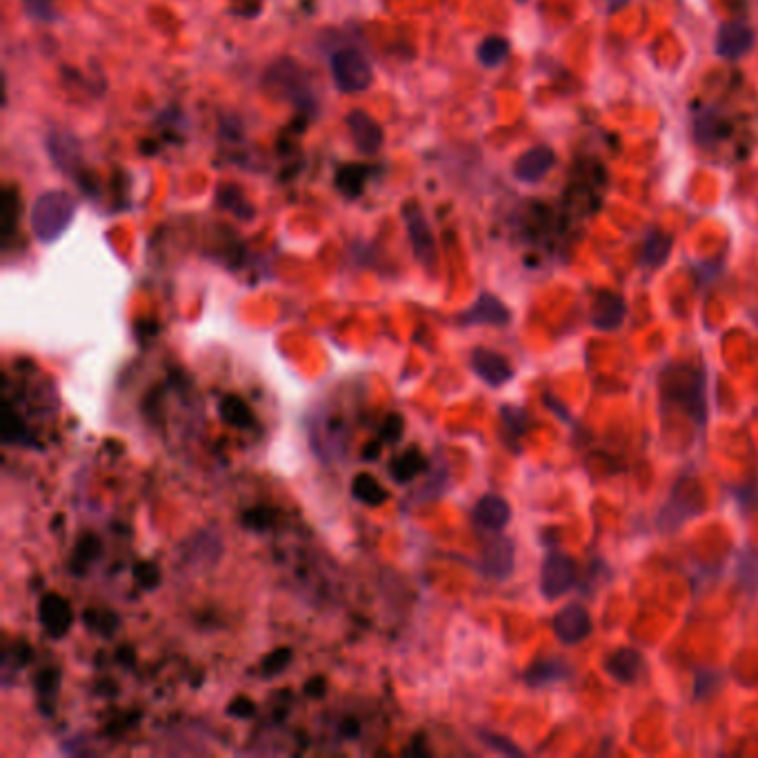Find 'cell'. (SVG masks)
I'll list each match as a JSON object with an SVG mask.
<instances>
[{
    "instance_id": "1",
    "label": "cell",
    "mask_w": 758,
    "mask_h": 758,
    "mask_svg": "<svg viewBox=\"0 0 758 758\" xmlns=\"http://www.w3.org/2000/svg\"><path fill=\"white\" fill-rule=\"evenodd\" d=\"M74 214H76V198L69 192L54 189V192L41 194L32 207L34 236L43 245L58 241V238L67 232V227L72 225Z\"/></svg>"
},
{
    "instance_id": "2",
    "label": "cell",
    "mask_w": 758,
    "mask_h": 758,
    "mask_svg": "<svg viewBox=\"0 0 758 758\" xmlns=\"http://www.w3.org/2000/svg\"><path fill=\"white\" fill-rule=\"evenodd\" d=\"M663 394L670 401L685 405L698 425L705 423V374L701 369L678 367L665 372Z\"/></svg>"
},
{
    "instance_id": "3",
    "label": "cell",
    "mask_w": 758,
    "mask_h": 758,
    "mask_svg": "<svg viewBox=\"0 0 758 758\" xmlns=\"http://www.w3.org/2000/svg\"><path fill=\"white\" fill-rule=\"evenodd\" d=\"M265 85L272 92H283V98L292 101L301 112H314L316 109V98L307 83V76L292 58H283V61L272 65L265 76Z\"/></svg>"
},
{
    "instance_id": "4",
    "label": "cell",
    "mask_w": 758,
    "mask_h": 758,
    "mask_svg": "<svg viewBox=\"0 0 758 758\" xmlns=\"http://www.w3.org/2000/svg\"><path fill=\"white\" fill-rule=\"evenodd\" d=\"M703 507L705 496L701 485H698L696 478L685 476L674 485L670 501L665 503L661 516H658V525H661L663 530H676L681 523L701 514Z\"/></svg>"
},
{
    "instance_id": "5",
    "label": "cell",
    "mask_w": 758,
    "mask_h": 758,
    "mask_svg": "<svg viewBox=\"0 0 758 758\" xmlns=\"http://www.w3.org/2000/svg\"><path fill=\"white\" fill-rule=\"evenodd\" d=\"M329 67H332L334 85L341 89L343 94L365 92L374 81L372 65H369L367 58L361 52H356V49H341V52H336L332 61H329Z\"/></svg>"
},
{
    "instance_id": "6",
    "label": "cell",
    "mask_w": 758,
    "mask_h": 758,
    "mask_svg": "<svg viewBox=\"0 0 758 758\" xmlns=\"http://www.w3.org/2000/svg\"><path fill=\"white\" fill-rule=\"evenodd\" d=\"M47 152L52 163L61 169L63 174L74 176L76 183L83 187V192L89 194V185H87V176L89 172L83 169V149L78 138L74 134L65 132V129L54 127L52 132L47 134Z\"/></svg>"
},
{
    "instance_id": "7",
    "label": "cell",
    "mask_w": 758,
    "mask_h": 758,
    "mask_svg": "<svg viewBox=\"0 0 758 758\" xmlns=\"http://www.w3.org/2000/svg\"><path fill=\"white\" fill-rule=\"evenodd\" d=\"M403 223L407 227V236H410L412 252L416 256V261L421 263L425 269H434L438 263L436 241H434L432 227H430V223H427L423 209L416 201H410V203L403 205Z\"/></svg>"
},
{
    "instance_id": "8",
    "label": "cell",
    "mask_w": 758,
    "mask_h": 758,
    "mask_svg": "<svg viewBox=\"0 0 758 758\" xmlns=\"http://www.w3.org/2000/svg\"><path fill=\"white\" fill-rule=\"evenodd\" d=\"M576 583V563L567 554H550L541 567V592L545 598L567 594Z\"/></svg>"
},
{
    "instance_id": "9",
    "label": "cell",
    "mask_w": 758,
    "mask_h": 758,
    "mask_svg": "<svg viewBox=\"0 0 758 758\" xmlns=\"http://www.w3.org/2000/svg\"><path fill=\"white\" fill-rule=\"evenodd\" d=\"M754 43H756V36L750 25H745L741 21L723 23L716 32L714 52L716 56L725 58V61H738V58H743L745 54L752 52Z\"/></svg>"
},
{
    "instance_id": "10",
    "label": "cell",
    "mask_w": 758,
    "mask_h": 758,
    "mask_svg": "<svg viewBox=\"0 0 758 758\" xmlns=\"http://www.w3.org/2000/svg\"><path fill=\"white\" fill-rule=\"evenodd\" d=\"M512 321V312L501 298L494 294H481L476 298V303L465 309V312L458 316V323L463 327H478V325H490V327H505Z\"/></svg>"
},
{
    "instance_id": "11",
    "label": "cell",
    "mask_w": 758,
    "mask_h": 758,
    "mask_svg": "<svg viewBox=\"0 0 758 758\" xmlns=\"http://www.w3.org/2000/svg\"><path fill=\"white\" fill-rule=\"evenodd\" d=\"M38 621H41L43 630L52 638H63L74 623V612L67 598L61 594L49 592L41 601H38Z\"/></svg>"
},
{
    "instance_id": "12",
    "label": "cell",
    "mask_w": 758,
    "mask_h": 758,
    "mask_svg": "<svg viewBox=\"0 0 758 758\" xmlns=\"http://www.w3.org/2000/svg\"><path fill=\"white\" fill-rule=\"evenodd\" d=\"M347 129L356 149L361 154L374 156L378 154V149L383 147L385 132L381 123H378L374 116L363 112V109H352V112L347 114Z\"/></svg>"
},
{
    "instance_id": "13",
    "label": "cell",
    "mask_w": 758,
    "mask_h": 758,
    "mask_svg": "<svg viewBox=\"0 0 758 758\" xmlns=\"http://www.w3.org/2000/svg\"><path fill=\"white\" fill-rule=\"evenodd\" d=\"M554 634L565 645H578L592 634V618L583 605L572 603L565 605L561 612L554 616Z\"/></svg>"
},
{
    "instance_id": "14",
    "label": "cell",
    "mask_w": 758,
    "mask_h": 758,
    "mask_svg": "<svg viewBox=\"0 0 758 758\" xmlns=\"http://www.w3.org/2000/svg\"><path fill=\"white\" fill-rule=\"evenodd\" d=\"M470 363H472L474 374L490 387H503L514 378V369L510 361H507L503 354L492 352V349L476 347L472 352Z\"/></svg>"
},
{
    "instance_id": "15",
    "label": "cell",
    "mask_w": 758,
    "mask_h": 758,
    "mask_svg": "<svg viewBox=\"0 0 758 758\" xmlns=\"http://www.w3.org/2000/svg\"><path fill=\"white\" fill-rule=\"evenodd\" d=\"M481 572L496 581H505L514 572V543L505 536H496L483 547Z\"/></svg>"
},
{
    "instance_id": "16",
    "label": "cell",
    "mask_w": 758,
    "mask_h": 758,
    "mask_svg": "<svg viewBox=\"0 0 758 758\" xmlns=\"http://www.w3.org/2000/svg\"><path fill=\"white\" fill-rule=\"evenodd\" d=\"M556 165V152L547 145H536L518 158L514 165V176L521 183H538L552 172Z\"/></svg>"
},
{
    "instance_id": "17",
    "label": "cell",
    "mask_w": 758,
    "mask_h": 758,
    "mask_svg": "<svg viewBox=\"0 0 758 758\" xmlns=\"http://www.w3.org/2000/svg\"><path fill=\"white\" fill-rule=\"evenodd\" d=\"M627 316V303L621 294L616 292H598L592 305V325L601 332H614L623 325Z\"/></svg>"
},
{
    "instance_id": "18",
    "label": "cell",
    "mask_w": 758,
    "mask_h": 758,
    "mask_svg": "<svg viewBox=\"0 0 758 758\" xmlns=\"http://www.w3.org/2000/svg\"><path fill=\"white\" fill-rule=\"evenodd\" d=\"M512 521V507L498 494H487L474 507V523L487 532H501Z\"/></svg>"
},
{
    "instance_id": "19",
    "label": "cell",
    "mask_w": 758,
    "mask_h": 758,
    "mask_svg": "<svg viewBox=\"0 0 758 758\" xmlns=\"http://www.w3.org/2000/svg\"><path fill=\"white\" fill-rule=\"evenodd\" d=\"M643 670H645V658L638 650H632V647L618 650L610 661H607V674L623 685L636 683L638 678H641Z\"/></svg>"
},
{
    "instance_id": "20",
    "label": "cell",
    "mask_w": 758,
    "mask_h": 758,
    "mask_svg": "<svg viewBox=\"0 0 758 758\" xmlns=\"http://www.w3.org/2000/svg\"><path fill=\"white\" fill-rule=\"evenodd\" d=\"M101 556H103L101 538H98L96 534H83L76 541L72 558H69V570H72L74 576L83 578L89 567H92L96 561H101Z\"/></svg>"
},
{
    "instance_id": "21",
    "label": "cell",
    "mask_w": 758,
    "mask_h": 758,
    "mask_svg": "<svg viewBox=\"0 0 758 758\" xmlns=\"http://www.w3.org/2000/svg\"><path fill=\"white\" fill-rule=\"evenodd\" d=\"M61 670L58 667H45L34 676V690L38 696V707L45 716H52L56 710V698L61 692Z\"/></svg>"
},
{
    "instance_id": "22",
    "label": "cell",
    "mask_w": 758,
    "mask_h": 758,
    "mask_svg": "<svg viewBox=\"0 0 758 758\" xmlns=\"http://www.w3.org/2000/svg\"><path fill=\"white\" fill-rule=\"evenodd\" d=\"M374 169L369 165H343L336 172V189L347 198H358L372 176Z\"/></svg>"
},
{
    "instance_id": "23",
    "label": "cell",
    "mask_w": 758,
    "mask_h": 758,
    "mask_svg": "<svg viewBox=\"0 0 758 758\" xmlns=\"http://www.w3.org/2000/svg\"><path fill=\"white\" fill-rule=\"evenodd\" d=\"M218 416H221L229 427H234V430H249V427L254 425L252 410H249L243 398L236 394H227L221 398V403H218Z\"/></svg>"
},
{
    "instance_id": "24",
    "label": "cell",
    "mask_w": 758,
    "mask_h": 758,
    "mask_svg": "<svg viewBox=\"0 0 758 758\" xmlns=\"http://www.w3.org/2000/svg\"><path fill=\"white\" fill-rule=\"evenodd\" d=\"M670 254H672V236L661 232V229H652V232L645 236V243H643V252H641L643 265L658 269L661 265H665Z\"/></svg>"
},
{
    "instance_id": "25",
    "label": "cell",
    "mask_w": 758,
    "mask_h": 758,
    "mask_svg": "<svg viewBox=\"0 0 758 758\" xmlns=\"http://www.w3.org/2000/svg\"><path fill=\"white\" fill-rule=\"evenodd\" d=\"M352 496L358 503H363L367 507H381L387 501H390V492L376 481L372 474H358L352 481Z\"/></svg>"
},
{
    "instance_id": "26",
    "label": "cell",
    "mask_w": 758,
    "mask_h": 758,
    "mask_svg": "<svg viewBox=\"0 0 758 758\" xmlns=\"http://www.w3.org/2000/svg\"><path fill=\"white\" fill-rule=\"evenodd\" d=\"M425 470H427V458L423 456L421 450H418V447L407 450L405 454L398 456L396 461L390 465L392 478L398 485L410 483L412 478H416L418 474H423Z\"/></svg>"
},
{
    "instance_id": "27",
    "label": "cell",
    "mask_w": 758,
    "mask_h": 758,
    "mask_svg": "<svg viewBox=\"0 0 758 758\" xmlns=\"http://www.w3.org/2000/svg\"><path fill=\"white\" fill-rule=\"evenodd\" d=\"M567 674V665L558 658H543V661H536L530 670L525 672V683L530 687H543L561 681Z\"/></svg>"
},
{
    "instance_id": "28",
    "label": "cell",
    "mask_w": 758,
    "mask_h": 758,
    "mask_svg": "<svg viewBox=\"0 0 758 758\" xmlns=\"http://www.w3.org/2000/svg\"><path fill=\"white\" fill-rule=\"evenodd\" d=\"M0 434H3L5 445L34 447L32 434H29L27 425L21 421V418H18V414L14 412V407L9 405L7 401L3 403V430H0Z\"/></svg>"
},
{
    "instance_id": "29",
    "label": "cell",
    "mask_w": 758,
    "mask_h": 758,
    "mask_svg": "<svg viewBox=\"0 0 758 758\" xmlns=\"http://www.w3.org/2000/svg\"><path fill=\"white\" fill-rule=\"evenodd\" d=\"M216 201L221 207L229 209V212H234L238 218H243V221H252L254 218V207L247 203L241 187L221 185L216 192Z\"/></svg>"
},
{
    "instance_id": "30",
    "label": "cell",
    "mask_w": 758,
    "mask_h": 758,
    "mask_svg": "<svg viewBox=\"0 0 758 758\" xmlns=\"http://www.w3.org/2000/svg\"><path fill=\"white\" fill-rule=\"evenodd\" d=\"M476 56H478V61H481V65L490 69L503 65L507 61V56H510V41L503 36H487L485 41L478 45Z\"/></svg>"
},
{
    "instance_id": "31",
    "label": "cell",
    "mask_w": 758,
    "mask_h": 758,
    "mask_svg": "<svg viewBox=\"0 0 758 758\" xmlns=\"http://www.w3.org/2000/svg\"><path fill=\"white\" fill-rule=\"evenodd\" d=\"M0 212H3V236H5V241H9L18 227V218H21V194H18V189L14 185L5 187Z\"/></svg>"
},
{
    "instance_id": "32",
    "label": "cell",
    "mask_w": 758,
    "mask_h": 758,
    "mask_svg": "<svg viewBox=\"0 0 758 758\" xmlns=\"http://www.w3.org/2000/svg\"><path fill=\"white\" fill-rule=\"evenodd\" d=\"M83 623H85L87 630L98 632L101 636H112L118 627H121V618H118L114 612L85 610L83 612Z\"/></svg>"
},
{
    "instance_id": "33",
    "label": "cell",
    "mask_w": 758,
    "mask_h": 758,
    "mask_svg": "<svg viewBox=\"0 0 758 758\" xmlns=\"http://www.w3.org/2000/svg\"><path fill=\"white\" fill-rule=\"evenodd\" d=\"M278 521V512L272 510V507H254V510H247L241 516V525L245 530L252 532H267L272 530Z\"/></svg>"
},
{
    "instance_id": "34",
    "label": "cell",
    "mask_w": 758,
    "mask_h": 758,
    "mask_svg": "<svg viewBox=\"0 0 758 758\" xmlns=\"http://www.w3.org/2000/svg\"><path fill=\"white\" fill-rule=\"evenodd\" d=\"M32 647H29L27 641H18L9 647V650H5V658H3V665H5V672H18L23 670V667H27L29 663H32Z\"/></svg>"
},
{
    "instance_id": "35",
    "label": "cell",
    "mask_w": 758,
    "mask_h": 758,
    "mask_svg": "<svg viewBox=\"0 0 758 758\" xmlns=\"http://www.w3.org/2000/svg\"><path fill=\"white\" fill-rule=\"evenodd\" d=\"M292 658H294L292 647H278V650H274L272 654L263 658V665H261L263 676L265 678L281 676L289 667V663H292Z\"/></svg>"
},
{
    "instance_id": "36",
    "label": "cell",
    "mask_w": 758,
    "mask_h": 758,
    "mask_svg": "<svg viewBox=\"0 0 758 758\" xmlns=\"http://www.w3.org/2000/svg\"><path fill=\"white\" fill-rule=\"evenodd\" d=\"M132 574H134V581L143 592H156L158 587H161V570H158L154 563H149V561L136 563Z\"/></svg>"
},
{
    "instance_id": "37",
    "label": "cell",
    "mask_w": 758,
    "mask_h": 758,
    "mask_svg": "<svg viewBox=\"0 0 758 758\" xmlns=\"http://www.w3.org/2000/svg\"><path fill=\"white\" fill-rule=\"evenodd\" d=\"M478 741H481L483 745L490 747V750H494L496 754H503V756H523V750L518 745H514L510 738H505L501 734H494V732H487V730H481L478 732Z\"/></svg>"
},
{
    "instance_id": "38",
    "label": "cell",
    "mask_w": 758,
    "mask_h": 758,
    "mask_svg": "<svg viewBox=\"0 0 758 758\" xmlns=\"http://www.w3.org/2000/svg\"><path fill=\"white\" fill-rule=\"evenodd\" d=\"M23 9L29 18L41 23H54L56 21V0H23Z\"/></svg>"
},
{
    "instance_id": "39",
    "label": "cell",
    "mask_w": 758,
    "mask_h": 758,
    "mask_svg": "<svg viewBox=\"0 0 758 758\" xmlns=\"http://www.w3.org/2000/svg\"><path fill=\"white\" fill-rule=\"evenodd\" d=\"M227 714L238 718V721H249L256 716V703L247 696H236L232 703L227 705Z\"/></svg>"
},
{
    "instance_id": "40",
    "label": "cell",
    "mask_w": 758,
    "mask_h": 758,
    "mask_svg": "<svg viewBox=\"0 0 758 758\" xmlns=\"http://www.w3.org/2000/svg\"><path fill=\"white\" fill-rule=\"evenodd\" d=\"M405 432V421L401 414H390L387 416L385 425L381 427V438L383 443H398L403 438Z\"/></svg>"
},
{
    "instance_id": "41",
    "label": "cell",
    "mask_w": 758,
    "mask_h": 758,
    "mask_svg": "<svg viewBox=\"0 0 758 758\" xmlns=\"http://www.w3.org/2000/svg\"><path fill=\"white\" fill-rule=\"evenodd\" d=\"M501 414H503L505 425L510 427L514 436H521L525 432L527 414H525V410H521V407H503Z\"/></svg>"
},
{
    "instance_id": "42",
    "label": "cell",
    "mask_w": 758,
    "mask_h": 758,
    "mask_svg": "<svg viewBox=\"0 0 758 758\" xmlns=\"http://www.w3.org/2000/svg\"><path fill=\"white\" fill-rule=\"evenodd\" d=\"M303 692L307 698H323L327 692V681L325 676H312L309 681H305Z\"/></svg>"
},
{
    "instance_id": "43",
    "label": "cell",
    "mask_w": 758,
    "mask_h": 758,
    "mask_svg": "<svg viewBox=\"0 0 758 758\" xmlns=\"http://www.w3.org/2000/svg\"><path fill=\"white\" fill-rule=\"evenodd\" d=\"M116 661L121 663L125 670H132V667L136 665V652L132 645H121L116 652Z\"/></svg>"
},
{
    "instance_id": "44",
    "label": "cell",
    "mask_w": 758,
    "mask_h": 758,
    "mask_svg": "<svg viewBox=\"0 0 758 758\" xmlns=\"http://www.w3.org/2000/svg\"><path fill=\"white\" fill-rule=\"evenodd\" d=\"M381 452H383V441H369V443L363 447L361 456H363V461L372 463V461H378V456H381Z\"/></svg>"
},
{
    "instance_id": "45",
    "label": "cell",
    "mask_w": 758,
    "mask_h": 758,
    "mask_svg": "<svg viewBox=\"0 0 758 758\" xmlns=\"http://www.w3.org/2000/svg\"><path fill=\"white\" fill-rule=\"evenodd\" d=\"M358 732H361V727H358V721H354V718H347V721L343 723L341 734H343L345 738H356Z\"/></svg>"
},
{
    "instance_id": "46",
    "label": "cell",
    "mask_w": 758,
    "mask_h": 758,
    "mask_svg": "<svg viewBox=\"0 0 758 758\" xmlns=\"http://www.w3.org/2000/svg\"><path fill=\"white\" fill-rule=\"evenodd\" d=\"M607 3V12L614 14V12H621V9L630 3V0H605Z\"/></svg>"
},
{
    "instance_id": "47",
    "label": "cell",
    "mask_w": 758,
    "mask_h": 758,
    "mask_svg": "<svg viewBox=\"0 0 758 758\" xmlns=\"http://www.w3.org/2000/svg\"><path fill=\"white\" fill-rule=\"evenodd\" d=\"M421 743H423V741H418V738H416V747H414V750H407V752H410V754H421V756H425L427 752L423 750Z\"/></svg>"
},
{
    "instance_id": "48",
    "label": "cell",
    "mask_w": 758,
    "mask_h": 758,
    "mask_svg": "<svg viewBox=\"0 0 758 758\" xmlns=\"http://www.w3.org/2000/svg\"><path fill=\"white\" fill-rule=\"evenodd\" d=\"M521 3H525V0H521Z\"/></svg>"
}]
</instances>
